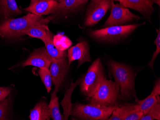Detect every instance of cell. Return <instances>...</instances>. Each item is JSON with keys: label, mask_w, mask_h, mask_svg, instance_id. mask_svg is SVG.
Instances as JSON below:
<instances>
[{"label": "cell", "mask_w": 160, "mask_h": 120, "mask_svg": "<svg viewBox=\"0 0 160 120\" xmlns=\"http://www.w3.org/2000/svg\"><path fill=\"white\" fill-rule=\"evenodd\" d=\"M112 0H92L86 11L84 25L91 26L97 25L111 7Z\"/></svg>", "instance_id": "7"}, {"label": "cell", "mask_w": 160, "mask_h": 120, "mask_svg": "<svg viewBox=\"0 0 160 120\" xmlns=\"http://www.w3.org/2000/svg\"><path fill=\"white\" fill-rule=\"evenodd\" d=\"M89 1V0H87V1Z\"/></svg>", "instance_id": "36"}, {"label": "cell", "mask_w": 160, "mask_h": 120, "mask_svg": "<svg viewBox=\"0 0 160 120\" xmlns=\"http://www.w3.org/2000/svg\"><path fill=\"white\" fill-rule=\"evenodd\" d=\"M141 25L133 24L107 27L99 30L91 31L90 36L97 41L112 43L127 37Z\"/></svg>", "instance_id": "6"}, {"label": "cell", "mask_w": 160, "mask_h": 120, "mask_svg": "<svg viewBox=\"0 0 160 120\" xmlns=\"http://www.w3.org/2000/svg\"><path fill=\"white\" fill-rule=\"evenodd\" d=\"M49 22L40 23L34 25L28 28L22 33V36L28 35L34 38L44 40L53 36L52 32L48 29V24Z\"/></svg>", "instance_id": "14"}, {"label": "cell", "mask_w": 160, "mask_h": 120, "mask_svg": "<svg viewBox=\"0 0 160 120\" xmlns=\"http://www.w3.org/2000/svg\"><path fill=\"white\" fill-rule=\"evenodd\" d=\"M135 105L133 103H125L121 106H118L113 111L109 120H124L127 115L135 107Z\"/></svg>", "instance_id": "21"}, {"label": "cell", "mask_w": 160, "mask_h": 120, "mask_svg": "<svg viewBox=\"0 0 160 120\" xmlns=\"http://www.w3.org/2000/svg\"><path fill=\"white\" fill-rule=\"evenodd\" d=\"M105 77V71L100 59L94 60L80 83V90L84 95L91 98Z\"/></svg>", "instance_id": "5"}, {"label": "cell", "mask_w": 160, "mask_h": 120, "mask_svg": "<svg viewBox=\"0 0 160 120\" xmlns=\"http://www.w3.org/2000/svg\"><path fill=\"white\" fill-rule=\"evenodd\" d=\"M53 36H49L42 40L45 45L46 50L48 55L52 60H60L66 58L67 56L66 51H62L59 50L54 45L53 43Z\"/></svg>", "instance_id": "18"}, {"label": "cell", "mask_w": 160, "mask_h": 120, "mask_svg": "<svg viewBox=\"0 0 160 120\" xmlns=\"http://www.w3.org/2000/svg\"><path fill=\"white\" fill-rule=\"evenodd\" d=\"M38 1H43V0H38ZM45 1H60V0H45Z\"/></svg>", "instance_id": "35"}, {"label": "cell", "mask_w": 160, "mask_h": 120, "mask_svg": "<svg viewBox=\"0 0 160 120\" xmlns=\"http://www.w3.org/2000/svg\"><path fill=\"white\" fill-rule=\"evenodd\" d=\"M69 67L70 65L66 58L52 60L49 70L52 76V82L54 85L55 89L58 91L64 81Z\"/></svg>", "instance_id": "9"}, {"label": "cell", "mask_w": 160, "mask_h": 120, "mask_svg": "<svg viewBox=\"0 0 160 120\" xmlns=\"http://www.w3.org/2000/svg\"><path fill=\"white\" fill-rule=\"evenodd\" d=\"M22 12L16 0H0V15L4 20L13 18Z\"/></svg>", "instance_id": "15"}, {"label": "cell", "mask_w": 160, "mask_h": 120, "mask_svg": "<svg viewBox=\"0 0 160 120\" xmlns=\"http://www.w3.org/2000/svg\"><path fill=\"white\" fill-rule=\"evenodd\" d=\"M58 91L55 89L51 95L50 103L48 104L51 118L53 120H64L59 108V98L57 96Z\"/></svg>", "instance_id": "20"}, {"label": "cell", "mask_w": 160, "mask_h": 120, "mask_svg": "<svg viewBox=\"0 0 160 120\" xmlns=\"http://www.w3.org/2000/svg\"><path fill=\"white\" fill-rule=\"evenodd\" d=\"M112 1H115L119 2L120 3H121V2H122V1H123V0H112Z\"/></svg>", "instance_id": "34"}, {"label": "cell", "mask_w": 160, "mask_h": 120, "mask_svg": "<svg viewBox=\"0 0 160 120\" xmlns=\"http://www.w3.org/2000/svg\"><path fill=\"white\" fill-rule=\"evenodd\" d=\"M91 98V103L106 107L117 106L121 99L119 86L116 81L108 80L105 78Z\"/></svg>", "instance_id": "3"}, {"label": "cell", "mask_w": 160, "mask_h": 120, "mask_svg": "<svg viewBox=\"0 0 160 120\" xmlns=\"http://www.w3.org/2000/svg\"><path fill=\"white\" fill-rule=\"evenodd\" d=\"M120 4L125 7L137 11L149 20L154 12L152 0H123Z\"/></svg>", "instance_id": "12"}, {"label": "cell", "mask_w": 160, "mask_h": 120, "mask_svg": "<svg viewBox=\"0 0 160 120\" xmlns=\"http://www.w3.org/2000/svg\"><path fill=\"white\" fill-rule=\"evenodd\" d=\"M87 2V0H76V8Z\"/></svg>", "instance_id": "31"}, {"label": "cell", "mask_w": 160, "mask_h": 120, "mask_svg": "<svg viewBox=\"0 0 160 120\" xmlns=\"http://www.w3.org/2000/svg\"><path fill=\"white\" fill-rule=\"evenodd\" d=\"M48 19L29 13L18 18L7 19L0 23V36L2 37H19L28 28L37 24L49 22Z\"/></svg>", "instance_id": "2"}, {"label": "cell", "mask_w": 160, "mask_h": 120, "mask_svg": "<svg viewBox=\"0 0 160 120\" xmlns=\"http://www.w3.org/2000/svg\"><path fill=\"white\" fill-rule=\"evenodd\" d=\"M153 3H156L158 4L159 6H160V0H152Z\"/></svg>", "instance_id": "32"}, {"label": "cell", "mask_w": 160, "mask_h": 120, "mask_svg": "<svg viewBox=\"0 0 160 120\" xmlns=\"http://www.w3.org/2000/svg\"><path fill=\"white\" fill-rule=\"evenodd\" d=\"M136 104L140 111L144 114H147L151 108L158 103H160V96H156L153 94H151L146 98L142 100H137Z\"/></svg>", "instance_id": "19"}, {"label": "cell", "mask_w": 160, "mask_h": 120, "mask_svg": "<svg viewBox=\"0 0 160 120\" xmlns=\"http://www.w3.org/2000/svg\"><path fill=\"white\" fill-rule=\"evenodd\" d=\"M118 106L106 107L91 103L88 104H75L72 107L71 115L79 120H108L113 111Z\"/></svg>", "instance_id": "4"}, {"label": "cell", "mask_w": 160, "mask_h": 120, "mask_svg": "<svg viewBox=\"0 0 160 120\" xmlns=\"http://www.w3.org/2000/svg\"><path fill=\"white\" fill-rule=\"evenodd\" d=\"M160 120V103L155 104L147 114H144L140 120Z\"/></svg>", "instance_id": "25"}, {"label": "cell", "mask_w": 160, "mask_h": 120, "mask_svg": "<svg viewBox=\"0 0 160 120\" xmlns=\"http://www.w3.org/2000/svg\"><path fill=\"white\" fill-rule=\"evenodd\" d=\"M82 79L83 77L78 79L75 83L72 81L70 87L65 93L64 98L61 102V105L63 110L64 120H68L69 116L71 115L73 107V105L72 104L71 102V97L75 88L80 85Z\"/></svg>", "instance_id": "16"}, {"label": "cell", "mask_w": 160, "mask_h": 120, "mask_svg": "<svg viewBox=\"0 0 160 120\" xmlns=\"http://www.w3.org/2000/svg\"><path fill=\"white\" fill-rule=\"evenodd\" d=\"M67 56L70 65L72 62L78 60V68L84 63L91 62V58L90 55L89 47L87 42L81 41L69 48Z\"/></svg>", "instance_id": "10"}, {"label": "cell", "mask_w": 160, "mask_h": 120, "mask_svg": "<svg viewBox=\"0 0 160 120\" xmlns=\"http://www.w3.org/2000/svg\"><path fill=\"white\" fill-rule=\"evenodd\" d=\"M76 9V0H60L55 13L65 15Z\"/></svg>", "instance_id": "23"}, {"label": "cell", "mask_w": 160, "mask_h": 120, "mask_svg": "<svg viewBox=\"0 0 160 120\" xmlns=\"http://www.w3.org/2000/svg\"><path fill=\"white\" fill-rule=\"evenodd\" d=\"M11 91V89L8 87H0V102L5 100Z\"/></svg>", "instance_id": "29"}, {"label": "cell", "mask_w": 160, "mask_h": 120, "mask_svg": "<svg viewBox=\"0 0 160 120\" xmlns=\"http://www.w3.org/2000/svg\"><path fill=\"white\" fill-rule=\"evenodd\" d=\"M38 1V0H31V2H30V4L35 3L36 2H37Z\"/></svg>", "instance_id": "33"}, {"label": "cell", "mask_w": 160, "mask_h": 120, "mask_svg": "<svg viewBox=\"0 0 160 120\" xmlns=\"http://www.w3.org/2000/svg\"><path fill=\"white\" fill-rule=\"evenodd\" d=\"M151 94H153L156 96H160V78L156 80L153 86V89Z\"/></svg>", "instance_id": "30"}, {"label": "cell", "mask_w": 160, "mask_h": 120, "mask_svg": "<svg viewBox=\"0 0 160 120\" xmlns=\"http://www.w3.org/2000/svg\"><path fill=\"white\" fill-rule=\"evenodd\" d=\"M158 34H157V37L156 39L154 40V43L155 44L156 46V50L155 51L152 55V60H151L149 63H148V66L152 70L153 69V65H154V61L156 60L157 56H158L160 52V29L157 31Z\"/></svg>", "instance_id": "26"}, {"label": "cell", "mask_w": 160, "mask_h": 120, "mask_svg": "<svg viewBox=\"0 0 160 120\" xmlns=\"http://www.w3.org/2000/svg\"><path fill=\"white\" fill-rule=\"evenodd\" d=\"M59 2L52 1H38L30 4L25 9L26 11L37 16L41 17L50 13H55L58 7Z\"/></svg>", "instance_id": "13"}, {"label": "cell", "mask_w": 160, "mask_h": 120, "mask_svg": "<svg viewBox=\"0 0 160 120\" xmlns=\"http://www.w3.org/2000/svg\"><path fill=\"white\" fill-rule=\"evenodd\" d=\"M110 16L104 26L105 27L112 26H123L135 20L141 18L139 16L131 12L127 8L120 4H115L112 1Z\"/></svg>", "instance_id": "8"}, {"label": "cell", "mask_w": 160, "mask_h": 120, "mask_svg": "<svg viewBox=\"0 0 160 120\" xmlns=\"http://www.w3.org/2000/svg\"><path fill=\"white\" fill-rule=\"evenodd\" d=\"M143 115V113L139 110L137 105L136 104L135 107L130 111L124 120H140Z\"/></svg>", "instance_id": "27"}, {"label": "cell", "mask_w": 160, "mask_h": 120, "mask_svg": "<svg viewBox=\"0 0 160 120\" xmlns=\"http://www.w3.org/2000/svg\"><path fill=\"white\" fill-rule=\"evenodd\" d=\"M8 106V102L7 99L0 102V120H6Z\"/></svg>", "instance_id": "28"}, {"label": "cell", "mask_w": 160, "mask_h": 120, "mask_svg": "<svg viewBox=\"0 0 160 120\" xmlns=\"http://www.w3.org/2000/svg\"><path fill=\"white\" fill-rule=\"evenodd\" d=\"M52 59L50 58L45 47L34 50L28 59L22 64L23 67L32 66L39 68L49 69Z\"/></svg>", "instance_id": "11"}, {"label": "cell", "mask_w": 160, "mask_h": 120, "mask_svg": "<svg viewBox=\"0 0 160 120\" xmlns=\"http://www.w3.org/2000/svg\"><path fill=\"white\" fill-rule=\"evenodd\" d=\"M54 45L59 50L65 51L72 46V43L67 36L62 34H58L53 37Z\"/></svg>", "instance_id": "22"}, {"label": "cell", "mask_w": 160, "mask_h": 120, "mask_svg": "<svg viewBox=\"0 0 160 120\" xmlns=\"http://www.w3.org/2000/svg\"><path fill=\"white\" fill-rule=\"evenodd\" d=\"M51 118L48 105L45 102L38 103L30 112V120H48Z\"/></svg>", "instance_id": "17"}, {"label": "cell", "mask_w": 160, "mask_h": 120, "mask_svg": "<svg viewBox=\"0 0 160 120\" xmlns=\"http://www.w3.org/2000/svg\"><path fill=\"white\" fill-rule=\"evenodd\" d=\"M38 74L43 83L44 84L48 93H50L52 89V78L50 70L48 68H39Z\"/></svg>", "instance_id": "24"}, {"label": "cell", "mask_w": 160, "mask_h": 120, "mask_svg": "<svg viewBox=\"0 0 160 120\" xmlns=\"http://www.w3.org/2000/svg\"><path fill=\"white\" fill-rule=\"evenodd\" d=\"M108 67L119 86L121 99L129 101L134 97L136 98L133 70L128 65L114 60L109 62Z\"/></svg>", "instance_id": "1"}]
</instances>
